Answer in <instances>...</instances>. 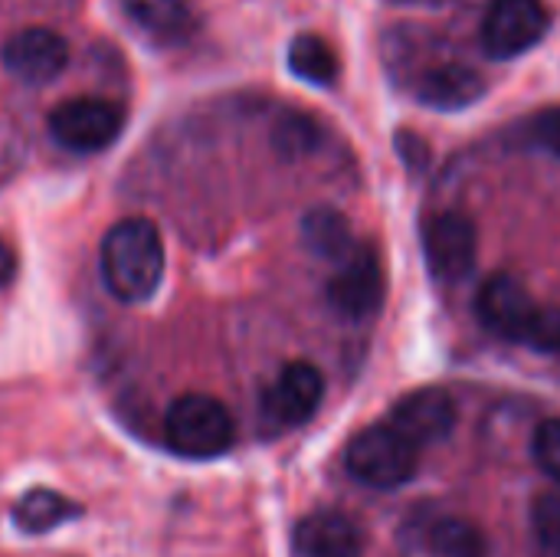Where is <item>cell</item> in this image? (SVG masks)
Instances as JSON below:
<instances>
[{
  "label": "cell",
  "mask_w": 560,
  "mask_h": 557,
  "mask_svg": "<svg viewBox=\"0 0 560 557\" xmlns=\"http://www.w3.org/2000/svg\"><path fill=\"white\" fill-rule=\"evenodd\" d=\"M532 529L545 552L560 555V486L548 489L532 506Z\"/></svg>",
  "instance_id": "cell-20"
},
{
  "label": "cell",
  "mask_w": 560,
  "mask_h": 557,
  "mask_svg": "<svg viewBox=\"0 0 560 557\" xmlns=\"http://www.w3.org/2000/svg\"><path fill=\"white\" fill-rule=\"evenodd\" d=\"M125 16L158 43H184L197 30V10L190 0H121Z\"/></svg>",
  "instance_id": "cell-14"
},
{
  "label": "cell",
  "mask_w": 560,
  "mask_h": 557,
  "mask_svg": "<svg viewBox=\"0 0 560 557\" xmlns=\"http://www.w3.org/2000/svg\"><path fill=\"white\" fill-rule=\"evenodd\" d=\"M538 302L532 299L528 286L512 276V272H495L482 282L479 295H476V318L486 332H492L495 338L505 341H522L528 338L535 315H538Z\"/></svg>",
  "instance_id": "cell-8"
},
{
  "label": "cell",
  "mask_w": 560,
  "mask_h": 557,
  "mask_svg": "<svg viewBox=\"0 0 560 557\" xmlns=\"http://www.w3.org/2000/svg\"><path fill=\"white\" fill-rule=\"evenodd\" d=\"M0 59L13 79L26 85H46L69 66V43L49 26H26L7 36Z\"/></svg>",
  "instance_id": "cell-10"
},
{
  "label": "cell",
  "mask_w": 560,
  "mask_h": 557,
  "mask_svg": "<svg viewBox=\"0 0 560 557\" xmlns=\"http://www.w3.org/2000/svg\"><path fill=\"white\" fill-rule=\"evenodd\" d=\"M518 138L532 148H541V151L560 158V105L528 115L518 128Z\"/></svg>",
  "instance_id": "cell-21"
},
{
  "label": "cell",
  "mask_w": 560,
  "mask_h": 557,
  "mask_svg": "<svg viewBox=\"0 0 560 557\" xmlns=\"http://www.w3.org/2000/svg\"><path fill=\"white\" fill-rule=\"evenodd\" d=\"M295 552L299 557H361L364 535L361 529L331 509L312 512L295 525Z\"/></svg>",
  "instance_id": "cell-12"
},
{
  "label": "cell",
  "mask_w": 560,
  "mask_h": 557,
  "mask_svg": "<svg viewBox=\"0 0 560 557\" xmlns=\"http://www.w3.org/2000/svg\"><path fill=\"white\" fill-rule=\"evenodd\" d=\"M79 515H82V509L72 499H66V496H59L52 489H30V492H23L13 502V512H10L13 525L20 532H26V535H46V532H52L62 522H72Z\"/></svg>",
  "instance_id": "cell-15"
},
{
  "label": "cell",
  "mask_w": 560,
  "mask_h": 557,
  "mask_svg": "<svg viewBox=\"0 0 560 557\" xmlns=\"http://www.w3.org/2000/svg\"><path fill=\"white\" fill-rule=\"evenodd\" d=\"M325 397V378L308 361H292L262 394V420L272 430H295L308 423Z\"/></svg>",
  "instance_id": "cell-9"
},
{
  "label": "cell",
  "mask_w": 560,
  "mask_h": 557,
  "mask_svg": "<svg viewBox=\"0 0 560 557\" xmlns=\"http://www.w3.org/2000/svg\"><path fill=\"white\" fill-rule=\"evenodd\" d=\"M430 548L436 557H486L489 542L476 522L466 519H440L430 529Z\"/></svg>",
  "instance_id": "cell-19"
},
{
  "label": "cell",
  "mask_w": 560,
  "mask_h": 557,
  "mask_svg": "<svg viewBox=\"0 0 560 557\" xmlns=\"http://www.w3.org/2000/svg\"><path fill=\"white\" fill-rule=\"evenodd\" d=\"M302 243L322 259H348L354 253V233L345 213L335 207H315L302 220Z\"/></svg>",
  "instance_id": "cell-17"
},
{
  "label": "cell",
  "mask_w": 560,
  "mask_h": 557,
  "mask_svg": "<svg viewBox=\"0 0 560 557\" xmlns=\"http://www.w3.org/2000/svg\"><path fill=\"white\" fill-rule=\"evenodd\" d=\"M486 95V79L466 62H443L417 79V102L433 112H463Z\"/></svg>",
  "instance_id": "cell-13"
},
{
  "label": "cell",
  "mask_w": 560,
  "mask_h": 557,
  "mask_svg": "<svg viewBox=\"0 0 560 557\" xmlns=\"http://www.w3.org/2000/svg\"><path fill=\"white\" fill-rule=\"evenodd\" d=\"M387 295L384 259L374 243H358L348 259H341L338 272L328 282V302L338 315L351 322H364L381 312Z\"/></svg>",
  "instance_id": "cell-6"
},
{
  "label": "cell",
  "mask_w": 560,
  "mask_h": 557,
  "mask_svg": "<svg viewBox=\"0 0 560 557\" xmlns=\"http://www.w3.org/2000/svg\"><path fill=\"white\" fill-rule=\"evenodd\" d=\"M289 69L295 79L308 82V85H318V89H328L338 82L341 76V59L338 53L331 49V43L318 33H299L292 43H289Z\"/></svg>",
  "instance_id": "cell-16"
},
{
  "label": "cell",
  "mask_w": 560,
  "mask_h": 557,
  "mask_svg": "<svg viewBox=\"0 0 560 557\" xmlns=\"http://www.w3.org/2000/svg\"><path fill=\"white\" fill-rule=\"evenodd\" d=\"M525 345L535 351H545V355H560V305H541L538 309Z\"/></svg>",
  "instance_id": "cell-22"
},
{
  "label": "cell",
  "mask_w": 560,
  "mask_h": 557,
  "mask_svg": "<svg viewBox=\"0 0 560 557\" xmlns=\"http://www.w3.org/2000/svg\"><path fill=\"white\" fill-rule=\"evenodd\" d=\"M535 460L538 466L560 483V420H545L535 433Z\"/></svg>",
  "instance_id": "cell-23"
},
{
  "label": "cell",
  "mask_w": 560,
  "mask_h": 557,
  "mask_svg": "<svg viewBox=\"0 0 560 557\" xmlns=\"http://www.w3.org/2000/svg\"><path fill=\"white\" fill-rule=\"evenodd\" d=\"M420 463V450L407 443L394 427L374 423L351 437L345 450L348 473L371 489H397L413 479Z\"/></svg>",
  "instance_id": "cell-3"
},
{
  "label": "cell",
  "mask_w": 560,
  "mask_h": 557,
  "mask_svg": "<svg viewBox=\"0 0 560 557\" xmlns=\"http://www.w3.org/2000/svg\"><path fill=\"white\" fill-rule=\"evenodd\" d=\"M13 276H16V253L10 250V243L0 240V289L10 286Z\"/></svg>",
  "instance_id": "cell-25"
},
{
  "label": "cell",
  "mask_w": 560,
  "mask_h": 557,
  "mask_svg": "<svg viewBox=\"0 0 560 557\" xmlns=\"http://www.w3.org/2000/svg\"><path fill=\"white\" fill-rule=\"evenodd\" d=\"M394 144H397V154H400V161L410 167V174H423V171L430 167V161H433V151H430V144H427V141H423L417 131H397Z\"/></svg>",
  "instance_id": "cell-24"
},
{
  "label": "cell",
  "mask_w": 560,
  "mask_h": 557,
  "mask_svg": "<svg viewBox=\"0 0 560 557\" xmlns=\"http://www.w3.org/2000/svg\"><path fill=\"white\" fill-rule=\"evenodd\" d=\"M322 125L305 112H282L272 125V148L285 161L308 158L322 144Z\"/></svg>",
  "instance_id": "cell-18"
},
{
  "label": "cell",
  "mask_w": 560,
  "mask_h": 557,
  "mask_svg": "<svg viewBox=\"0 0 560 557\" xmlns=\"http://www.w3.org/2000/svg\"><path fill=\"white\" fill-rule=\"evenodd\" d=\"M46 128L59 148L72 154H98L118 141L125 128V108L102 95H75L49 112Z\"/></svg>",
  "instance_id": "cell-4"
},
{
  "label": "cell",
  "mask_w": 560,
  "mask_h": 557,
  "mask_svg": "<svg viewBox=\"0 0 560 557\" xmlns=\"http://www.w3.org/2000/svg\"><path fill=\"white\" fill-rule=\"evenodd\" d=\"M387 427H394L407 443L433 446L446 440L456 427V404L443 387H420L407 397H400L390 410Z\"/></svg>",
  "instance_id": "cell-11"
},
{
  "label": "cell",
  "mask_w": 560,
  "mask_h": 557,
  "mask_svg": "<svg viewBox=\"0 0 560 557\" xmlns=\"http://www.w3.org/2000/svg\"><path fill=\"white\" fill-rule=\"evenodd\" d=\"M423 256L436 282H459L472 272L479 256V230L466 213L446 210L423 227Z\"/></svg>",
  "instance_id": "cell-7"
},
{
  "label": "cell",
  "mask_w": 560,
  "mask_h": 557,
  "mask_svg": "<svg viewBox=\"0 0 560 557\" xmlns=\"http://www.w3.org/2000/svg\"><path fill=\"white\" fill-rule=\"evenodd\" d=\"M105 289L128 305L154 299L164 279V240L148 217H125L108 227L98 246Z\"/></svg>",
  "instance_id": "cell-1"
},
{
  "label": "cell",
  "mask_w": 560,
  "mask_h": 557,
  "mask_svg": "<svg viewBox=\"0 0 560 557\" xmlns=\"http://www.w3.org/2000/svg\"><path fill=\"white\" fill-rule=\"evenodd\" d=\"M164 440L184 460H217L236 440L233 414L210 394H184L167 407Z\"/></svg>",
  "instance_id": "cell-2"
},
{
  "label": "cell",
  "mask_w": 560,
  "mask_h": 557,
  "mask_svg": "<svg viewBox=\"0 0 560 557\" xmlns=\"http://www.w3.org/2000/svg\"><path fill=\"white\" fill-rule=\"evenodd\" d=\"M551 10L545 0H495L482 20V53L495 62L525 56L551 33Z\"/></svg>",
  "instance_id": "cell-5"
}]
</instances>
